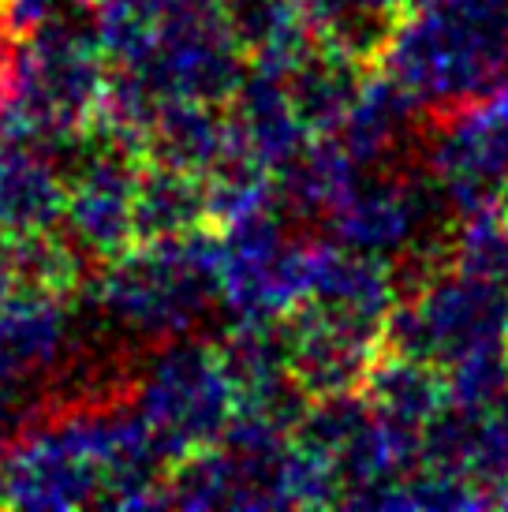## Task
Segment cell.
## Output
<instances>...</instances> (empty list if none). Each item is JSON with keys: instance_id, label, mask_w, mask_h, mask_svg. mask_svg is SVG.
<instances>
[{"instance_id": "cell-1", "label": "cell", "mask_w": 508, "mask_h": 512, "mask_svg": "<svg viewBox=\"0 0 508 512\" xmlns=\"http://www.w3.org/2000/svg\"><path fill=\"white\" fill-rule=\"evenodd\" d=\"M169 460L131 404H71L0 453V505L30 512L165 509Z\"/></svg>"}, {"instance_id": "cell-2", "label": "cell", "mask_w": 508, "mask_h": 512, "mask_svg": "<svg viewBox=\"0 0 508 512\" xmlns=\"http://www.w3.org/2000/svg\"><path fill=\"white\" fill-rule=\"evenodd\" d=\"M374 64L426 113L508 90V0H426L393 15Z\"/></svg>"}, {"instance_id": "cell-3", "label": "cell", "mask_w": 508, "mask_h": 512, "mask_svg": "<svg viewBox=\"0 0 508 512\" xmlns=\"http://www.w3.org/2000/svg\"><path fill=\"white\" fill-rule=\"evenodd\" d=\"M109 57L94 23L57 15L0 53V135L57 157L83 143L109 83Z\"/></svg>"}, {"instance_id": "cell-4", "label": "cell", "mask_w": 508, "mask_h": 512, "mask_svg": "<svg viewBox=\"0 0 508 512\" xmlns=\"http://www.w3.org/2000/svg\"><path fill=\"white\" fill-rule=\"evenodd\" d=\"M217 307V232L139 240L101 262L90 285V311L139 344L195 337Z\"/></svg>"}, {"instance_id": "cell-5", "label": "cell", "mask_w": 508, "mask_h": 512, "mask_svg": "<svg viewBox=\"0 0 508 512\" xmlns=\"http://www.w3.org/2000/svg\"><path fill=\"white\" fill-rule=\"evenodd\" d=\"M131 408L169 464L221 441L236 415V389L221 348L195 337L161 344L142 367Z\"/></svg>"}, {"instance_id": "cell-6", "label": "cell", "mask_w": 508, "mask_h": 512, "mask_svg": "<svg viewBox=\"0 0 508 512\" xmlns=\"http://www.w3.org/2000/svg\"><path fill=\"white\" fill-rule=\"evenodd\" d=\"M385 348L438 370L486 348H508V288L471 281L438 262L396 299Z\"/></svg>"}, {"instance_id": "cell-7", "label": "cell", "mask_w": 508, "mask_h": 512, "mask_svg": "<svg viewBox=\"0 0 508 512\" xmlns=\"http://www.w3.org/2000/svg\"><path fill=\"white\" fill-rule=\"evenodd\" d=\"M307 303V240H292L284 210L217 228V307L232 326L284 322Z\"/></svg>"}, {"instance_id": "cell-8", "label": "cell", "mask_w": 508, "mask_h": 512, "mask_svg": "<svg viewBox=\"0 0 508 512\" xmlns=\"http://www.w3.org/2000/svg\"><path fill=\"white\" fill-rule=\"evenodd\" d=\"M131 72H139L161 101L228 105L247 75V53L225 0H169L154 45Z\"/></svg>"}, {"instance_id": "cell-9", "label": "cell", "mask_w": 508, "mask_h": 512, "mask_svg": "<svg viewBox=\"0 0 508 512\" xmlns=\"http://www.w3.org/2000/svg\"><path fill=\"white\" fill-rule=\"evenodd\" d=\"M68 199L60 228L83 258L109 262L124 255L135 236V187H139L146 154L116 139L90 131L68 157Z\"/></svg>"}, {"instance_id": "cell-10", "label": "cell", "mask_w": 508, "mask_h": 512, "mask_svg": "<svg viewBox=\"0 0 508 512\" xmlns=\"http://www.w3.org/2000/svg\"><path fill=\"white\" fill-rule=\"evenodd\" d=\"M426 176L452 217L501 195L508 176V90H490L441 113L426 139Z\"/></svg>"}, {"instance_id": "cell-11", "label": "cell", "mask_w": 508, "mask_h": 512, "mask_svg": "<svg viewBox=\"0 0 508 512\" xmlns=\"http://www.w3.org/2000/svg\"><path fill=\"white\" fill-rule=\"evenodd\" d=\"M75 322L64 296L19 288L0 303V441L30 423L38 385L71 356Z\"/></svg>"}, {"instance_id": "cell-12", "label": "cell", "mask_w": 508, "mask_h": 512, "mask_svg": "<svg viewBox=\"0 0 508 512\" xmlns=\"http://www.w3.org/2000/svg\"><path fill=\"white\" fill-rule=\"evenodd\" d=\"M449 210L438 187L423 180H404V176H374L359 180L355 191L340 202L333 214L325 217L329 240L348 247L355 255L370 258H419L438 225V214Z\"/></svg>"}, {"instance_id": "cell-13", "label": "cell", "mask_w": 508, "mask_h": 512, "mask_svg": "<svg viewBox=\"0 0 508 512\" xmlns=\"http://www.w3.org/2000/svg\"><path fill=\"white\" fill-rule=\"evenodd\" d=\"M423 468L475 483L494 509V494L508 486V393L482 408L445 404L423 427Z\"/></svg>"}, {"instance_id": "cell-14", "label": "cell", "mask_w": 508, "mask_h": 512, "mask_svg": "<svg viewBox=\"0 0 508 512\" xmlns=\"http://www.w3.org/2000/svg\"><path fill=\"white\" fill-rule=\"evenodd\" d=\"M228 135H232V157H243L258 169L277 172L296 161L314 135L303 124L292 90L284 79L266 72L243 75L240 90L228 98Z\"/></svg>"}, {"instance_id": "cell-15", "label": "cell", "mask_w": 508, "mask_h": 512, "mask_svg": "<svg viewBox=\"0 0 508 512\" xmlns=\"http://www.w3.org/2000/svg\"><path fill=\"white\" fill-rule=\"evenodd\" d=\"M68 176L57 154L0 135V236H38L60 228Z\"/></svg>"}, {"instance_id": "cell-16", "label": "cell", "mask_w": 508, "mask_h": 512, "mask_svg": "<svg viewBox=\"0 0 508 512\" xmlns=\"http://www.w3.org/2000/svg\"><path fill=\"white\" fill-rule=\"evenodd\" d=\"M415 116H419V105L381 68L378 72H363L355 101L348 105L333 139L348 150V157L363 172L385 169L389 157H396V150L408 143Z\"/></svg>"}, {"instance_id": "cell-17", "label": "cell", "mask_w": 508, "mask_h": 512, "mask_svg": "<svg viewBox=\"0 0 508 512\" xmlns=\"http://www.w3.org/2000/svg\"><path fill=\"white\" fill-rule=\"evenodd\" d=\"M228 150H232V135H228V116L221 113V105L184 98H169L157 105L150 139H146V161L195 172L206 180L228 157Z\"/></svg>"}, {"instance_id": "cell-18", "label": "cell", "mask_w": 508, "mask_h": 512, "mask_svg": "<svg viewBox=\"0 0 508 512\" xmlns=\"http://www.w3.org/2000/svg\"><path fill=\"white\" fill-rule=\"evenodd\" d=\"M359 393L370 400L374 412L411 430H423L449 404L445 374L438 367H430L423 359L389 352V348H381V356L370 363Z\"/></svg>"}, {"instance_id": "cell-19", "label": "cell", "mask_w": 508, "mask_h": 512, "mask_svg": "<svg viewBox=\"0 0 508 512\" xmlns=\"http://www.w3.org/2000/svg\"><path fill=\"white\" fill-rule=\"evenodd\" d=\"M210 225L206 180L195 172L146 161L135 187V236L139 240H169Z\"/></svg>"}, {"instance_id": "cell-20", "label": "cell", "mask_w": 508, "mask_h": 512, "mask_svg": "<svg viewBox=\"0 0 508 512\" xmlns=\"http://www.w3.org/2000/svg\"><path fill=\"white\" fill-rule=\"evenodd\" d=\"M359 64L363 60L352 53H340L333 45H318V53H311L284 79L311 135H333L340 128L348 105L355 101V90L363 83Z\"/></svg>"}, {"instance_id": "cell-21", "label": "cell", "mask_w": 508, "mask_h": 512, "mask_svg": "<svg viewBox=\"0 0 508 512\" xmlns=\"http://www.w3.org/2000/svg\"><path fill=\"white\" fill-rule=\"evenodd\" d=\"M445 266L482 285L508 288V206L501 199L456 214Z\"/></svg>"}, {"instance_id": "cell-22", "label": "cell", "mask_w": 508, "mask_h": 512, "mask_svg": "<svg viewBox=\"0 0 508 512\" xmlns=\"http://www.w3.org/2000/svg\"><path fill=\"white\" fill-rule=\"evenodd\" d=\"M165 8L169 0H98L94 4V30L113 68H131L146 57Z\"/></svg>"}, {"instance_id": "cell-23", "label": "cell", "mask_w": 508, "mask_h": 512, "mask_svg": "<svg viewBox=\"0 0 508 512\" xmlns=\"http://www.w3.org/2000/svg\"><path fill=\"white\" fill-rule=\"evenodd\" d=\"M71 0H0V23H4V38H27L38 27L53 23L57 15L68 12Z\"/></svg>"}, {"instance_id": "cell-24", "label": "cell", "mask_w": 508, "mask_h": 512, "mask_svg": "<svg viewBox=\"0 0 508 512\" xmlns=\"http://www.w3.org/2000/svg\"><path fill=\"white\" fill-rule=\"evenodd\" d=\"M19 266H15V243L0 236V303L19 292Z\"/></svg>"}, {"instance_id": "cell-25", "label": "cell", "mask_w": 508, "mask_h": 512, "mask_svg": "<svg viewBox=\"0 0 508 512\" xmlns=\"http://www.w3.org/2000/svg\"><path fill=\"white\" fill-rule=\"evenodd\" d=\"M385 4V12L389 15H400V12H408V8H419V4H426V0H381Z\"/></svg>"}, {"instance_id": "cell-26", "label": "cell", "mask_w": 508, "mask_h": 512, "mask_svg": "<svg viewBox=\"0 0 508 512\" xmlns=\"http://www.w3.org/2000/svg\"><path fill=\"white\" fill-rule=\"evenodd\" d=\"M71 4H75V8H94L98 0H71Z\"/></svg>"}, {"instance_id": "cell-27", "label": "cell", "mask_w": 508, "mask_h": 512, "mask_svg": "<svg viewBox=\"0 0 508 512\" xmlns=\"http://www.w3.org/2000/svg\"><path fill=\"white\" fill-rule=\"evenodd\" d=\"M497 199H501L508 206V176H505V184H501V195H497Z\"/></svg>"}, {"instance_id": "cell-28", "label": "cell", "mask_w": 508, "mask_h": 512, "mask_svg": "<svg viewBox=\"0 0 508 512\" xmlns=\"http://www.w3.org/2000/svg\"><path fill=\"white\" fill-rule=\"evenodd\" d=\"M4 45H8V38H4V23H0V53H4Z\"/></svg>"}]
</instances>
